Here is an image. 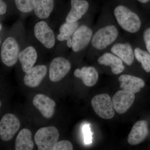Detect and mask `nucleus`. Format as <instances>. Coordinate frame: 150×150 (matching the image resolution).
<instances>
[{
	"instance_id": "7ed1b4c3",
	"label": "nucleus",
	"mask_w": 150,
	"mask_h": 150,
	"mask_svg": "<svg viewBox=\"0 0 150 150\" xmlns=\"http://www.w3.org/2000/svg\"><path fill=\"white\" fill-rule=\"evenodd\" d=\"M33 33L38 42L47 50H51L56 46V35L46 20H38L33 28Z\"/></svg>"
},
{
	"instance_id": "393cba45",
	"label": "nucleus",
	"mask_w": 150,
	"mask_h": 150,
	"mask_svg": "<svg viewBox=\"0 0 150 150\" xmlns=\"http://www.w3.org/2000/svg\"><path fill=\"white\" fill-rule=\"evenodd\" d=\"M72 144L69 141L62 140L59 141L54 145L52 150H72Z\"/></svg>"
},
{
	"instance_id": "a211bd4d",
	"label": "nucleus",
	"mask_w": 150,
	"mask_h": 150,
	"mask_svg": "<svg viewBox=\"0 0 150 150\" xmlns=\"http://www.w3.org/2000/svg\"><path fill=\"white\" fill-rule=\"evenodd\" d=\"M74 75L76 78L81 79L84 84L88 87L95 85L98 79V72L93 67H83L81 69H76Z\"/></svg>"
},
{
	"instance_id": "39448f33",
	"label": "nucleus",
	"mask_w": 150,
	"mask_h": 150,
	"mask_svg": "<svg viewBox=\"0 0 150 150\" xmlns=\"http://www.w3.org/2000/svg\"><path fill=\"white\" fill-rule=\"evenodd\" d=\"M118 35V29L114 25H107L102 28L93 35L92 46L97 50L104 49L116 40Z\"/></svg>"
},
{
	"instance_id": "0eeeda50",
	"label": "nucleus",
	"mask_w": 150,
	"mask_h": 150,
	"mask_svg": "<svg viewBox=\"0 0 150 150\" xmlns=\"http://www.w3.org/2000/svg\"><path fill=\"white\" fill-rule=\"evenodd\" d=\"M18 118L14 114L7 113L0 121V137L4 142H7L13 139L20 128Z\"/></svg>"
},
{
	"instance_id": "9d476101",
	"label": "nucleus",
	"mask_w": 150,
	"mask_h": 150,
	"mask_svg": "<svg viewBox=\"0 0 150 150\" xmlns=\"http://www.w3.org/2000/svg\"><path fill=\"white\" fill-rule=\"evenodd\" d=\"M36 48L33 43L26 40L20 52L18 61L25 73L34 67L38 57Z\"/></svg>"
},
{
	"instance_id": "9b49d317",
	"label": "nucleus",
	"mask_w": 150,
	"mask_h": 150,
	"mask_svg": "<svg viewBox=\"0 0 150 150\" xmlns=\"http://www.w3.org/2000/svg\"><path fill=\"white\" fill-rule=\"evenodd\" d=\"M135 99L134 93L126 91H117L112 98L114 109L117 113L124 114L133 104Z\"/></svg>"
},
{
	"instance_id": "cd10ccee",
	"label": "nucleus",
	"mask_w": 150,
	"mask_h": 150,
	"mask_svg": "<svg viewBox=\"0 0 150 150\" xmlns=\"http://www.w3.org/2000/svg\"><path fill=\"white\" fill-rule=\"evenodd\" d=\"M138 1L140 2L141 3H143V4H145L148 2L150 0H138Z\"/></svg>"
},
{
	"instance_id": "1a4fd4ad",
	"label": "nucleus",
	"mask_w": 150,
	"mask_h": 150,
	"mask_svg": "<svg viewBox=\"0 0 150 150\" xmlns=\"http://www.w3.org/2000/svg\"><path fill=\"white\" fill-rule=\"evenodd\" d=\"M93 35L90 28L86 25H80L72 36L71 49L73 52L78 53L84 49L91 42Z\"/></svg>"
},
{
	"instance_id": "ddd939ff",
	"label": "nucleus",
	"mask_w": 150,
	"mask_h": 150,
	"mask_svg": "<svg viewBox=\"0 0 150 150\" xmlns=\"http://www.w3.org/2000/svg\"><path fill=\"white\" fill-rule=\"evenodd\" d=\"M48 68L45 65L34 66L25 73L23 78L24 84L30 88H35L39 85L46 76Z\"/></svg>"
},
{
	"instance_id": "dca6fc26",
	"label": "nucleus",
	"mask_w": 150,
	"mask_h": 150,
	"mask_svg": "<svg viewBox=\"0 0 150 150\" xmlns=\"http://www.w3.org/2000/svg\"><path fill=\"white\" fill-rule=\"evenodd\" d=\"M149 134L147 122L145 120L137 122L132 127L128 138V142L131 146L142 143Z\"/></svg>"
},
{
	"instance_id": "f257e3e1",
	"label": "nucleus",
	"mask_w": 150,
	"mask_h": 150,
	"mask_svg": "<svg viewBox=\"0 0 150 150\" xmlns=\"http://www.w3.org/2000/svg\"><path fill=\"white\" fill-rule=\"evenodd\" d=\"M0 40L2 63L6 67H13L18 61L19 54L26 41L25 30L21 22L15 23Z\"/></svg>"
},
{
	"instance_id": "f8f14e48",
	"label": "nucleus",
	"mask_w": 150,
	"mask_h": 150,
	"mask_svg": "<svg viewBox=\"0 0 150 150\" xmlns=\"http://www.w3.org/2000/svg\"><path fill=\"white\" fill-rule=\"evenodd\" d=\"M33 103L44 118L50 119L54 116L56 103L47 96L43 94L36 95L33 100Z\"/></svg>"
},
{
	"instance_id": "20e7f679",
	"label": "nucleus",
	"mask_w": 150,
	"mask_h": 150,
	"mask_svg": "<svg viewBox=\"0 0 150 150\" xmlns=\"http://www.w3.org/2000/svg\"><path fill=\"white\" fill-rule=\"evenodd\" d=\"M59 138V131L54 126L40 128L34 136L35 144L39 150H52Z\"/></svg>"
},
{
	"instance_id": "aec40b11",
	"label": "nucleus",
	"mask_w": 150,
	"mask_h": 150,
	"mask_svg": "<svg viewBox=\"0 0 150 150\" xmlns=\"http://www.w3.org/2000/svg\"><path fill=\"white\" fill-rule=\"evenodd\" d=\"M100 64L110 66L111 71L114 74H119L124 71L123 61L115 54L110 53H105L100 56L98 60Z\"/></svg>"
},
{
	"instance_id": "5701e85b",
	"label": "nucleus",
	"mask_w": 150,
	"mask_h": 150,
	"mask_svg": "<svg viewBox=\"0 0 150 150\" xmlns=\"http://www.w3.org/2000/svg\"><path fill=\"white\" fill-rule=\"evenodd\" d=\"M16 10L21 17L33 14L36 0H14Z\"/></svg>"
},
{
	"instance_id": "f3484780",
	"label": "nucleus",
	"mask_w": 150,
	"mask_h": 150,
	"mask_svg": "<svg viewBox=\"0 0 150 150\" xmlns=\"http://www.w3.org/2000/svg\"><path fill=\"white\" fill-rule=\"evenodd\" d=\"M118 81L122 90L137 93L144 87V81L141 78L131 75H121Z\"/></svg>"
},
{
	"instance_id": "4be33fe9",
	"label": "nucleus",
	"mask_w": 150,
	"mask_h": 150,
	"mask_svg": "<svg viewBox=\"0 0 150 150\" xmlns=\"http://www.w3.org/2000/svg\"><path fill=\"white\" fill-rule=\"evenodd\" d=\"M34 143L32 140V134L29 129H23L19 132L15 142L16 150H32Z\"/></svg>"
},
{
	"instance_id": "412c9836",
	"label": "nucleus",
	"mask_w": 150,
	"mask_h": 150,
	"mask_svg": "<svg viewBox=\"0 0 150 150\" xmlns=\"http://www.w3.org/2000/svg\"><path fill=\"white\" fill-rule=\"evenodd\" d=\"M55 0H36L34 12L38 20H46L50 18L54 10Z\"/></svg>"
},
{
	"instance_id": "c85d7f7f",
	"label": "nucleus",
	"mask_w": 150,
	"mask_h": 150,
	"mask_svg": "<svg viewBox=\"0 0 150 150\" xmlns=\"http://www.w3.org/2000/svg\"><path fill=\"white\" fill-rule=\"evenodd\" d=\"M0 103H1V104H0V106H1V102H0Z\"/></svg>"
},
{
	"instance_id": "4468645a",
	"label": "nucleus",
	"mask_w": 150,
	"mask_h": 150,
	"mask_svg": "<svg viewBox=\"0 0 150 150\" xmlns=\"http://www.w3.org/2000/svg\"><path fill=\"white\" fill-rule=\"evenodd\" d=\"M71 7L65 16L64 21L74 22L79 21L88 10L89 5L86 0H71Z\"/></svg>"
},
{
	"instance_id": "6ab92c4d",
	"label": "nucleus",
	"mask_w": 150,
	"mask_h": 150,
	"mask_svg": "<svg viewBox=\"0 0 150 150\" xmlns=\"http://www.w3.org/2000/svg\"><path fill=\"white\" fill-rule=\"evenodd\" d=\"M111 51L128 66H131L134 63L135 55L129 43H116L112 46Z\"/></svg>"
},
{
	"instance_id": "423d86ee",
	"label": "nucleus",
	"mask_w": 150,
	"mask_h": 150,
	"mask_svg": "<svg viewBox=\"0 0 150 150\" xmlns=\"http://www.w3.org/2000/svg\"><path fill=\"white\" fill-rule=\"evenodd\" d=\"M91 104L96 113L100 118L110 119L115 115L112 99L107 94L97 95L91 100Z\"/></svg>"
},
{
	"instance_id": "b1692460",
	"label": "nucleus",
	"mask_w": 150,
	"mask_h": 150,
	"mask_svg": "<svg viewBox=\"0 0 150 150\" xmlns=\"http://www.w3.org/2000/svg\"><path fill=\"white\" fill-rule=\"evenodd\" d=\"M134 55L138 62L142 64V68L147 73L150 72V54L139 48L134 49Z\"/></svg>"
},
{
	"instance_id": "a878e982",
	"label": "nucleus",
	"mask_w": 150,
	"mask_h": 150,
	"mask_svg": "<svg viewBox=\"0 0 150 150\" xmlns=\"http://www.w3.org/2000/svg\"><path fill=\"white\" fill-rule=\"evenodd\" d=\"M83 132L84 137V142L87 145L90 144L92 142V137L91 129L89 125L86 124L83 127Z\"/></svg>"
},
{
	"instance_id": "2eb2a0df",
	"label": "nucleus",
	"mask_w": 150,
	"mask_h": 150,
	"mask_svg": "<svg viewBox=\"0 0 150 150\" xmlns=\"http://www.w3.org/2000/svg\"><path fill=\"white\" fill-rule=\"evenodd\" d=\"M80 25L79 21L71 23L63 22L56 35L57 41L62 43H66L68 48H71L73 35Z\"/></svg>"
},
{
	"instance_id": "bb28decb",
	"label": "nucleus",
	"mask_w": 150,
	"mask_h": 150,
	"mask_svg": "<svg viewBox=\"0 0 150 150\" xmlns=\"http://www.w3.org/2000/svg\"><path fill=\"white\" fill-rule=\"evenodd\" d=\"M143 36L146 48L150 54V27L145 30Z\"/></svg>"
},
{
	"instance_id": "6e6552de",
	"label": "nucleus",
	"mask_w": 150,
	"mask_h": 150,
	"mask_svg": "<svg viewBox=\"0 0 150 150\" xmlns=\"http://www.w3.org/2000/svg\"><path fill=\"white\" fill-rule=\"evenodd\" d=\"M71 68V62L65 57L58 56L51 61L49 68V77L53 82L62 80Z\"/></svg>"
},
{
	"instance_id": "f03ea898",
	"label": "nucleus",
	"mask_w": 150,
	"mask_h": 150,
	"mask_svg": "<svg viewBox=\"0 0 150 150\" xmlns=\"http://www.w3.org/2000/svg\"><path fill=\"white\" fill-rule=\"evenodd\" d=\"M114 15L118 24L124 30L135 33L139 30L142 25L140 18L135 13L124 6L115 8Z\"/></svg>"
}]
</instances>
